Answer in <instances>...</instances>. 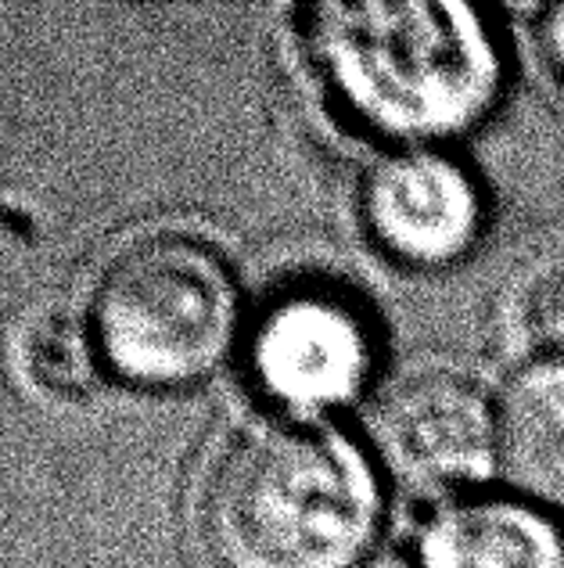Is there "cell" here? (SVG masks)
<instances>
[{
	"label": "cell",
	"instance_id": "cell-1",
	"mask_svg": "<svg viewBox=\"0 0 564 568\" xmlns=\"http://www.w3.org/2000/svg\"><path fill=\"white\" fill-rule=\"evenodd\" d=\"M378 515L363 450L314 417L234 432L198 497V532L216 568H352Z\"/></svg>",
	"mask_w": 564,
	"mask_h": 568
},
{
	"label": "cell",
	"instance_id": "cell-2",
	"mask_svg": "<svg viewBox=\"0 0 564 568\" xmlns=\"http://www.w3.org/2000/svg\"><path fill=\"white\" fill-rule=\"evenodd\" d=\"M306 43L356 123L399 141L474 126L503 83L493 29L457 0L317 4Z\"/></svg>",
	"mask_w": 564,
	"mask_h": 568
},
{
	"label": "cell",
	"instance_id": "cell-3",
	"mask_svg": "<svg viewBox=\"0 0 564 568\" xmlns=\"http://www.w3.org/2000/svg\"><path fill=\"white\" fill-rule=\"evenodd\" d=\"M237 284L219 248L187 231H147L119 245L94 277L86 324L98 361L133 385H187L224 361L237 327Z\"/></svg>",
	"mask_w": 564,
	"mask_h": 568
},
{
	"label": "cell",
	"instance_id": "cell-4",
	"mask_svg": "<svg viewBox=\"0 0 564 568\" xmlns=\"http://www.w3.org/2000/svg\"><path fill=\"white\" fill-rule=\"evenodd\" d=\"M381 465L413 489H450L496 465V414L453 367H413L381 388L370 410Z\"/></svg>",
	"mask_w": 564,
	"mask_h": 568
},
{
	"label": "cell",
	"instance_id": "cell-5",
	"mask_svg": "<svg viewBox=\"0 0 564 568\" xmlns=\"http://www.w3.org/2000/svg\"><path fill=\"white\" fill-rule=\"evenodd\" d=\"M252 367L274 399L328 407L360 393L375 367V332L349 295L295 288L263 313Z\"/></svg>",
	"mask_w": 564,
	"mask_h": 568
},
{
	"label": "cell",
	"instance_id": "cell-6",
	"mask_svg": "<svg viewBox=\"0 0 564 568\" xmlns=\"http://www.w3.org/2000/svg\"><path fill=\"white\" fill-rule=\"evenodd\" d=\"M363 216L384 252L413 266H442L479 242L485 199L457 159L410 148L381 159L363 181Z\"/></svg>",
	"mask_w": 564,
	"mask_h": 568
},
{
	"label": "cell",
	"instance_id": "cell-7",
	"mask_svg": "<svg viewBox=\"0 0 564 568\" xmlns=\"http://www.w3.org/2000/svg\"><path fill=\"white\" fill-rule=\"evenodd\" d=\"M418 568H564V529L536 504L464 497L421 526Z\"/></svg>",
	"mask_w": 564,
	"mask_h": 568
},
{
	"label": "cell",
	"instance_id": "cell-8",
	"mask_svg": "<svg viewBox=\"0 0 564 568\" xmlns=\"http://www.w3.org/2000/svg\"><path fill=\"white\" fill-rule=\"evenodd\" d=\"M496 468L532 504L564 507V361H536L503 385Z\"/></svg>",
	"mask_w": 564,
	"mask_h": 568
},
{
	"label": "cell",
	"instance_id": "cell-9",
	"mask_svg": "<svg viewBox=\"0 0 564 568\" xmlns=\"http://www.w3.org/2000/svg\"><path fill=\"white\" fill-rule=\"evenodd\" d=\"M493 332L511 353L564 361V245L529 252L503 274Z\"/></svg>",
	"mask_w": 564,
	"mask_h": 568
},
{
	"label": "cell",
	"instance_id": "cell-10",
	"mask_svg": "<svg viewBox=\"0 0 564 568\" xmlns=\"http://www.w3.org/2000/svg\"><path fill=\"white\" fill-rule=\"evenodd\" d=\"M91 356L98 361L94 342L83 338L72 321H48L29 335V364L40 382L54 388H80L91 382Z\"/></svg>",
	"mask_w": 564,
	"mask_h": 568
},
{
	"label": "cell",
	"instance_id": "cell-11",
	"mask_svg": "<svg viewBox=\"0 0 564 568\" xmlns=\"http://www.w3.org/2000/svg\"><path fill=\"white\" fill-rule=\"evenodd\" d=\"M540 37H543L546 58H551V65L561 72V80H564V4H557V8H551L543 14Z\"/></svg>",
	"mask_w": 564,
	"mask_h": 568
}]
</instances>
